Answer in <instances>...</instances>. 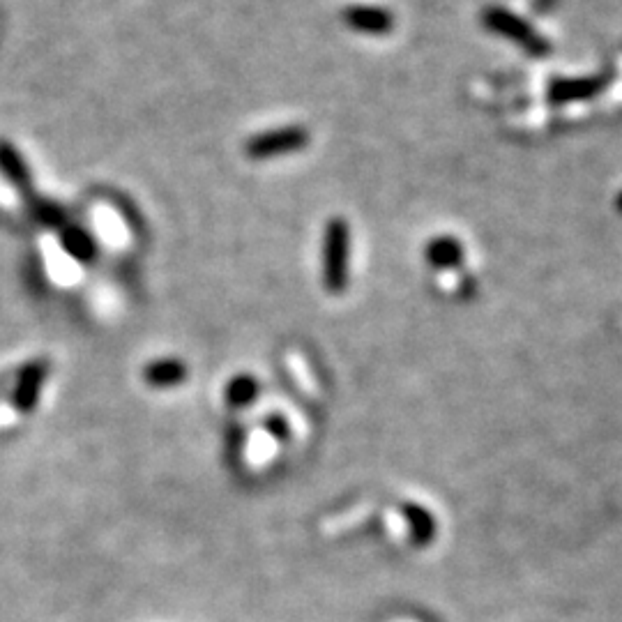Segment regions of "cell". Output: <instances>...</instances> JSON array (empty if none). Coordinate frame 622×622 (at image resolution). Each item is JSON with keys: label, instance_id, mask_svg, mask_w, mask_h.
I'll return each mask as SVG.
<instances>
[{"label": "cell", "instance_id": "1", "mask_svg": "<svg viewBox=\"0 0 622 622\" xmlns=\"http://www.w3.org/2000/svg\"><path fill=\"white\" fill-rule=\"evenodd\" d=\"M321 277L328 293H344L351 279V226L344 217H332L323 231Z\"/></svg>", "mask_w": 622, "mask_h": 622}, {"label": "cell", "instance_id": "2", "mask_svg": "<svg viewBox=\"0 0 622 622\" xmlns=\"http://www.w3.org/2000/svg\"><path fill=\"white\" fill-rule=\"evenodd\" d=\"M482 26L489 30V33L503 37V40H510L512 44H517L519 49H523L528 56L533 58H544L551 53V42L546 40L542 33L528 24L526 19H521L519 14H514L510 10L500 5H487L480 14Z\"/></svg>", "mask_w": 622, "mask_h": 622}, {"label": "cell", "instance_id": "3", "mask_svg": "<svg viewBox=\"0 0 622 622\" xmlns=\"http://www.w3.org/2000/svg\"><path fill=\"white\" fill-rule=\"evenodd\" d=\"M307 146H309V130L300 125H286L252 136V139L245 143V155L249 159H256V162H263V159L293 155Z\"/></svg>", "mask_w": 622, "mask_h": 622}, {"label": "cell", "instance_id": "4", "mask_svg": "<svg viewBox=\"0 0 622 622\" xmlns=\"http://www.w3.org/2000/svg\"><path fill=\"white\" fill-rule=\"evenodd\" d=\"M609 77H581V79H553L546 88V100L553 106L588 102L604 93Z\"/></svg>", "mask_w": 622, "mask_h": 622}, {"label": "cell", "instance_id": "5", "mask_svg": "<svg viewBox=\"0 0 622 622\" xmlns=\"http://www.w3.org/2000/svg\"><path fill=\"white\" fill-rule=\"evenodd\" d=\"M341 21H344L346 28H351L355 33L362 35L383 37L390 35L394 30L392 12L385 10V7L374 5H348L346 10L341 12Z\"/></svg>", "mask_w": 622, "mask_h": 622}, {"label": "cell", "instance_id": "6", "mask_svg": "<svg viewBox=\"0 0 622 622\" xmlns=\"http://www.w3.org/2000/svg\"><path fill=\"white\" fill-rule=\"evenodd\" d=\"M49 378V360L37 358L30 360L24 369L19 371L17 388H14V404L21 413H30L40 401V392L44 381Z\"/></svg>", "mask_w": 622, "mask_h": 622}, {"label": "cell", "instance_id": "7", "mask_svg": "<svg viewBox=\"0 0 622 622\" xmlns=\"http://www.w3.org/2000/svg\"><path fill=\"white\" fill-rule=\"evenodd\" d=\"M424 259L436 270H457L464 263L466 252L454 235H436L427 242Z\"/></svg>", "mask_w": 622, "mask_h": 622}, {"label": "cell", "instance_id": "8", "mask_svg": "<svg viewBox=\"0 0 622 622\" xmlns=\"http://www.w3.org/2000/svg\"><path fill=\"white\" fill-rule=\"evenodd\" d=\"M0 173H3V178L10 180V185L17 187L21 194H30L33 176H30L26 159L21 157L17 146L10 141H0Z\"/></svg>", "mask_w": 622, "mask_h": 622}, {"label": "cell", "instance_id": "9", "mask_svg": "<svg viewBox=\"0 0 622 622\" xmlns=\"http://www.w3.org/2000/svg\"><path fill=\"white\" fill-rule=\"evenodd\" d=\"M60 242H63L65 252L74 256V259H79L83 263L95 259L97 254L95 238L77 224H65L63 229H60Z\"/></svg>", "mask_w": 622, "mask_h": 622}, {"label": "cell", "instance_id": "10", "mask_svg": "<svg viewBox=\"0 0 622 622\" xmlns=\"http://www.w3.org/2000/svg\"><path fill=\"white\" fill-rule=\"evenodd\" d=\"M143 378H146L148 385L153 388H173V385H180L187 378V367L185 362L180 360H155L150 362L146 371H143Z\"/></svg>", "mask_w": 622, "mask_h": 622}, {"label": "cell", "instance_id": "11", "mask_svg": "<svg viewBox=\"0 0 622 622\" xmlns=\"http://www.w3.org/2000/svg\"><path fill=\"white\" fill-rule=\"evenodd\" d=\"M256 397H259V383H256L254 376H235L233 381L226 385V404L233 408H245L249 404H254Z\"/></svg>", "mask_w": 622, "mask_h": 622}, {"label": "cell", "instance_id": "12", "mask_svg": "<svg viewBox=\"0 0 622 622\" xmlns=\"http://www.w3.org/2000/svg\"><path fill=\"white\" fill-rule=\"evenodd\" d=\"M33 219L40 226H44V229H63V226L67 224V217H65V210L58 206V203H51V201H35L33 203Z\"/></svg>", "mask_w": 622, "mask_h": 622}, {"label": "cell", "instance_id": "13", "mask_svg": "<svg viewBox=\"0 0 622 622\" xmlns=\"http://www.w3.org/2000/svg\"><path fill=\"white\" fill-rule=\"evenodd\" d=\"M408 519H411V528H413V537L420 542H429V537L434 535V521L420 507L415 510H408Z\"/></svg>", "mask_w": 622, "mask_h": 622}, {"label": "cell", "instance_id": "14", "mask_svg": "<svg viewBox=\"0 0 622 622\" xmlns=\"http://www.w3.org/2000/svg\"><path fill=\"white\" fill-rule=\"evenodd\" d=\"M265 429H268L275 438H282V441L284 438H288V422L284 420L282 415L268 417V420H265Z\"/></svg>", "mask_w": 622, "mask_h": 622}, {"label": "cell", "instance_id": "15", "mask_svg": "<svg viewBox=\"0 0 622 622\" xmlns=\"http://www.w3.org/2000/svg\"><path fill=\"white\" fill-rule=\"evenodd\" d=\"M616 210L622 215V192L616 196Z\"/></svg>", "mask_w": 622, "mask_h": 622}]
</instances>
